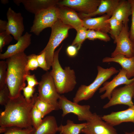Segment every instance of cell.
<instances>
[{
    "instance_id": "e575fe53",
    "label": "cell",
    "mask_w": 134,
    "mask_h": 134,
    "mask_svg": "<svg viewBox=\"0 0 134 134\" xmlns=\"http://www.w3.org/2000/svg\"><path fill=\"white\" fill-rule=\"evenodd\" d=\"M37 59L38 67L44 71H48V69L46 60L45 53L41 52L37 55Z\"/></svg>"
},
{
    "instance_id": "836d02e7",
    "label": "cell",
    "mask_w": 134,
    "mask_h": 134,
    "mask_svg": "<svg viewBox=\"0 0 134 134\" xmlns=\"http://www.w3.org/2000/svg\"><path fill=\"white\" fill-rule=\"evenodd\" d=\"M10 92L7 85L0 90V104L5 106L10 99Z\"/></svg>"
},
{
    "instance_id": "b9f144b4",
    "label": "cell",
    "mask_w": 134,
    "mask_h": 134,
    "mask_svg": "<svg viewBox=\"0 0 134 134\" xmlns=\"http://www.w3.org/2000/svg\"><path fill=\"white\" fill-rule=\"evenodd\" d=\"M1 2L2 3L5 4L8 3L9 1L7 0H1Z\"/></svg>"
},
{
    "instance_id": "4fadbf2b",
    "label": "cell",
    "mask_w": 134,
    "mask_h": 134,
    "mask_svg": "<svg viewBox=\"0 0 134 134\" xmlns=\"http://www.w3.org/2000/svg\"><path fill=\"white\" fill-rule=\"evenodd\" d=\"M134 81V77L131 79H128L126 71L122 68L120 69L118 74L111 81H105L102 84L103 86L99 89L100 93L105 92L100 96V99H104L107 98L109 100L112 91L117 87L122 84H128Z\"/></svg>"
},
{
    "instance_id": "ffe728a7",
    "label": "cell",
    "mask_w": 134,
    "mask_h": 134,
    "mask_svg": "<svg viewBox=\"0 0 134 134\" xmlns=\"http://www.w3.org/2000/svg\"><path fill=\"white\" fill-rule=\"evenodd\" d=\"M121 1V0H101L99 6L95 11L88 14L81 13L80 16L83 18L105 14L111 17Z\"/></svg>"
},
{
    "instance_id": "d590c367",
    "label": "cell",
    "mask_w": 134,
    "mask_h": 134,
    "mask_svg": "<svg viewBox=\"0 0 134 134\" xmlns=\"http://www.w3.org/2000/svg\"><path fill=\"white\" fill-rule=\"evenodd\" d=\"M131 7L132 22L130 32V39L134 44V0H128Z\"/></svg>"
},
{
    "instance_id": "d4e9b609",
    "label": "cell",
    "mask_w": 134,
    "mask_h": 134,
    "mask_svg": "<svg viewBox=\"0 0 134 134\" xmlns=\"http://www.w3.org/2000/svg\"><path fill=\"white\" fill-rule=\"evenodd\" d=\"M106 22L110 25V30L109 33L114 40L121 32L123 24L113 16L107 19Z\"/></svg>"
},
{
    "instance_id": "ba28073f",
    "label": "cell",
    "mask_w": 134,
    "mask_h": 134,
    "mask_svg": "<svg viewBox=\"0 0 134 134\" xmlns=\"http://www.w3.org/2000/svg\"><path fill=\"white\" fill-rule=\"evenodd\" d=\"M58 103L59 109L62 111V116L63 117L68 114L72 113L77 116L79 121H87L93 116L89 105H79L69 100L64 95H60Z\"/></svg>"
},
{
    "instance_id": "83f0119b",
    "label": "cell",
    "mask_w": 134,
    "mask_h": 134,
    "mask_svg": "<svg viewBox=\"0 0 134 134\" xmlns=\"http://www.w3.org/2000/svg\"><path fill=\"white\" fill-rule=\"evenodd\" d=\"M87 39L91 40L98 39L105 42L109 41L110 40L107 34L91 30H87Z\"/></svg>"
},
{
    "instance_id": "74e56055",
    "label": "cell",
    "mask_w": 134,
    "mask_h": 134,
    "mask_svg": "<svg viewBox=\"0 0 134 134\" xmlns=\"http://www.w3.org/2000/svg\"><path fill=\"white\" fill-rule=\"evenodd\" d=\"M26 79L27 81V85L32 87H34L39 84L34 74H27L26 76Z\"/></svg>"
},
{
    "instance_id": "484cf974",
    "label": "cell",
    "mask_w": 134,
    "mask_h": 134,
    "mask_svg": "<svg viewBox=\"0 0 134 134\" xmlns=\"http://www.w3.org/2000/svg\"><path fill=\"white\" fill-rule=\"evenodd\" d=\"M38 96L36 99L34 106L41 112L43 118L46 115L55 110V109L50 104L39 99Z\"/></svg>"
},
{
    "instance_id": "8fae6325",
    "label": "cell",
    "mask_w": 134,
    "mask_h": 134,
    "mask_svg": "<svg viewBox=\"0 0 134 134\" xmlns=\"http://www.w3.org/2000/svg\"><path fill=\"white\" fill-rule=\"evenodd\" d=\"M87 124L81 133L84 134H118L113 126L104 121L96 113L87 121Z\"/></svg>"
},
{
    "instance_id": "7a4b0ae2",
    "label": "cell",
    "mask_w": 134,
    "mask_h": 134,
    "mask_svg": "<svg viewBox=\"0 0 134 134\" xmlns=\"http://www.w3.org/2000/svg\"><path fill=\"white\" fill-rule=\"evenodd\" d=\"M27 56L23 52L6 59V85L9 91L10 99L19 96L25 87L26 76L30 74L26 68Z\"/></svg>"
},
{
    "instance_id": "d6a6232c",
    "label": "cell",
    "mask_w": 134,
    "mask_h": 134,
    "mask_svg": "<svg viewBox=\"0 0 134 134\" xmlns=\"http://www.w3.org/2000/svg\"><path fill=\"white\" fill-rule=\"evenodd\" d=\"M13 37L6 31L0 33V52L2 51L3 47L9 44L12 40Z\"/></svg>"
},
{
    "instance_id": "7bdbcfd3",
    "label": "cell",
    "mask_w": 134,
    "mask_h": 134,
    "mask_svg": "<svg viewBox=\"0 0 134 134\" xmlns=\"http://www.w3.org/2000/svg\"><path fill=\"white\" fill-rule=\"evenodd\" d=\"M125 134H134V131H133L131 132H127L125 133Z\"/></svg>"
},
{
    "instance_id": "5bb4252c",
    "label": "cell",
    "mask_w": 134,
    "mask_h": 134,
    "mask_svg": "<svg viewBox=\"0 0 134 134\" xmlns=\"http://www.w3.org/2000/svg\"><path fill=\"white\" fill-rule=\"evenodd\" d=\"M100 1L101 0H64L58 1L57 5L68 7L81 13L88 14L97 9Z\"/></svg>"
},
{
    "instance_id": "d6986e66",
    "label": "cell",
    "mask_w": 134,
    "mask_h": 134,
    "mask_svg": "<svg viewBox=\"0 0 134 134\" xmlns=\"http://www.w3.org/2000/svg\"><path fill=\"white\" fill-rule=\"evenodd\" d=\"M103 63L114 62L119 64L122 68L127 72V76L129 79L134 77V56L128 58L121 54H118L113 57H106L102 60Z\"/></svg>"
},
{
    "instance_id": "f546056e",
    "label": "cell",
    "mask_w": 134,
    "mask_h": 134,
    "mask_svg": "<svg viewBox=\"0 0 134 134\" xmlns=\"http://www.w3.org/2000/svg\"><path fill=\"white\" fill-rule=\"evenodd\" d=\"M7 65L6 61H0V90L6 85Z\"/></svg>"
},
{
    "instance_id": "f1b7e54d",
    "label": "cell",
    "mask_w": 134,
    "mask_h": 134,
    "mask_svg": "<svg viewBox=\"0 0 134 134\" xmlns=\"http://www.w3.org/2000/svg\"><path fill=\"white\" fill-rule=\"evenodd\" d=\"M35 129L34 127L22 128L16 127L7 128L3 134H34Z\"/></svg>"
},
{
    "instance_id": "3957f363",
    "label": "cell",
    "mask_w": 134,
    "mask_h": 134,
    "mask_svg": "<svg viewBox=\"0 0 134 134\" xmlns=\"http://www.w3.org/2000/svg\"><path fill=\"white\" fill-rule=\"evenodd\" d=\"M62 46L54 53L52 69L50 71L56 90L60 95L72 91L77 84L74 70L69 66L63 68L60 63L59 54Z\"/></svg>"
},
{
    "instance_id": "1f68e13d",
    "label": "cell",
    "mask_w": 134,
    "mask_h": 134,
    "mask_svg": "<svg viewBox=\"0 0 134 134\" xmlns=\"http://www.w3.org/2000/svg\"><path fill=\"white\" fill-rule=\"evenodd\" d=\"M37 55L32 54L28 56L26 69L28 71L36 69L38 67L37 59Z\"/></svg>"
},
{
    "instance_id": "6da1fadb",
    "label": "cell",
    "mask_w": 134,
    "mask_h": 134,
    "mask_svg": "<svg viewBox=\"0 0 134 134\" xmlns=\"http://www.w3.org/2000/svg\"><path fill=\"white\" fill-rule=\"evenodd\" d=\"M37 96L35 93L29 101L21 94L16 98L10 99L1 113L0 127L32 128L31 112Z\"/></svg>"
},
{
    "instance_id": "5b68a950",
    "label": "cell",
    "mask_w": 134,
    "mask_h": 134,
    "mask_svg": "<svg viewBox=\"0 0 134 134\" xmlns=\"http://www.w3.org/2000/svg\"><path fill=\"white\" fill-rule=\"evenodd\" d=\"M51 32L49 41L41 52L45 53V59L48 70L52 67L55 49L67 36L71 27L64 24L58 19L51 27Z\"/></svg>"
},
{
    "instance_id": "ab89813d",
    "label": "cell",
    "mask_w": 134,
    "mask_h": 134,
    "mask_svg": "<svg viewBox=\"0 0 134 134\" xmlns=\"http://www.w3.org/2000/svg\"><path fill=\"white\" fill-rule=\"evenodd\" d=\"M7 26V21L0 20V33L6 31Z\"/></svg>"
},
{
    "instance_id": "e0dca14e",
    "label": "cell",
    "mask_w": 134,
    "mask_h": 134,
    "mask_svg": "<svg viewBox=\"0 0 134 134\" xmlns=\"http://www.w3.org/2000/svg\"><path fill=\"white\" fill-rule=\"evenodd\" d=\"M32 34L26 32L14 44L9 45L3 53L0 54V59L4 60L21 52H24L31 43Z\"/></svg>"
},
{
    "instance_id": "52a82bcc",
    "label": "cell",
    "mask_w": 134,
    "mask_h": 134,
    "mask_svg": "<svg viewBox=\"0 0 134 134\" xmlns=\"http://www.w3.org/2000/svg\"><path fill=\"white\" fill-rule=\"evenodd\" d=\"M58 19V7L52 6L35 14L30 32L39 35L44 29L51 27Z\"/></svg>"
},
{
    "instance_id": "8992f818",
    "label": "cell",
    "mask_w": 134,
    "mask_h": 134,
    "mask_svg": "<svg viewBox=\"0 0 134 134\" xmlns=\"http://www.w3.org/2000/svg\"><path fill=\"white\" fill-rule=\"evenodd\" d=\"M38 98L51 105L55 110L59 109L58 100L60 95L58 92L50 71L42 76L38 86Z\"/></svg>"
},
{
    "instance_id": "4dcf8cb0",
    "label": "cell",
    "mask_w": 134,
    "mask_h": 134,
    "mask_svg": "<svg viewBox=\"0 0 134 134\" xmlns=\"http://www.w3.org/2000/svg\"><path fill=\"white\" fill-rule=\"evenodd\" d=\"M43 118L41 112L34 106L31 112V119L33 126L35 129H37L41 123Z\"/></svg>"
},
{
    "instance_id": "44dd1931",
    "label": "cell",
    "mask_w": 134,
    "mask_h": 134,
    "mask_svg": "<svg viewBox=\"0 0 134 134\" xmlns=\"http://www.w3.org/2000/svg\"><path fill=\"white\" fill-rule=\"evenodd\" d=\"M25 9L34 15L51 7L56 6L59 1L54 0H21Z\"/></svg>"
},
{
    "instance_id": "f6af8a7d",
    "label": "cell",
    "mask_w": 134,
    "mask_h": 134,
    "mask_svg": "<svg viewBox=\"0 0 134 134\" xmlns=\"http://www.w3.org/2000/svg\"></svg>"
},
{
    "instance_id": "60d3db41",
    "label": "cell",
    "mask_w": 134,
    "mask_h": 134,
    "mask_svg": "<svg viewBox=\"0 0 134 134\" xmlns=\"http://www.w3.org/2000/svg\"><path fill=\"white\" fill-rule=\"evenodd\" d=\"M14 2L17 5H19L21 3V0H13Z\"/></svg>"
},
{
    "instance_id": "f35d334b",
    "label": "cell",
    "mask_w": 134,
    "mask_h": 134,
    "mask_svg": "<svg viewBox=\"0 0 134 134\" xmlns=\"http://www.w3.org/2000/svg\"><path fill=\"white\" fill-rule=\"evenodd\" d=\"M66 51L67 55L70 57H73L76 55L78 50L76 46L71 45L67 47Z\"/></svg>"
},
{
    "instance_id": "ac0fdd59",
    "label": "cell",
    "mask_w": 134,
    "mask_h": 134,
    "mask_svg": "<svg viewBox=\"0 0 134 134\" xmlns=\"http://www.w3.org/2000/svg\"><path fill=\"white\" fill-rule=\"evenodd\" d=\"M110 17L105 14L97 17L83 18V26L87 30L99 31L107 34L109 33L110 28L109 24L106 21Z\"/></svg>"
},
{
    "instance_id": "7c38bea8",
    "label": "cell",
    "mask_w": 134,
    "mask_h": 134,
    "mask_svg": "<svg viewBox=\"0 0 134 134\" xmlns=\"http://www.w3.org/2000/svg\"><path fill=\"white\" fill-rule=\"evenodd\" d=\"M8 20L6 32L17 41L24 31L23 18L21 13H17L9 7L6 13Z\"/></svg>"
},
{
    "instance_id": "4316f807",
    "label": "cell",
    "mask_w": 134,
    "mask_h": 134,
    "mask_svg": "<svg viewBox=\"0 0 134 134\" xmlns=\"http://www.w3.org/2000/svg\"><path fill=\"white\" fill-rule=\"evenodd\" d=\"M87 30L83 26L76 31L77 34L71 45L76 46L79 50L83 42L87 39Z\"/></svg>"
},
{
    "instance_id": "30bf717a",
    "label": "cell",
    "mask_w": 134,
    "mask_h": 134,
    "mask_svg": "<svg viewBox=\"0 0 134 134\" xmlns=\"http://www.w3.org/2000/svg\"><path fill=\"white\" fill-rule=\"evenodd\" d=\"M128 23L123 24L122 29L114 43L116 44V48L111 55L113 57L118 54H121L128 58L134 56V44L130 38Z\"/></svg>"
},
{
    "instance_id": "9a60e30c",
    "label": "cell",
    "mask_w": 134,
    "mask_h": 134,
    "mask_svg": "<svg viewBox=\"0 0 134 134\" xmlns=\"http://www.w3.org/2000/svg\"><path fill=\"white\" fill-rule=\"evenodd\" d=\"M58 18L64 24L69 26L76 31L83 27L82 19L74 10L68 7H58Z\"/></svg>"
},
{
    "instance_id": "cb8c5ba5",
    "label": "cell",
    "mask_w": 134,
    "mask_h": 134,
    "mask_svg": "<svg viewBox=\"0 0 134 134\" xmlns=\"http://www.w3.org/2000/svg\"><path fill=\"white\" fill-rule=\"evenodd\" d=\"M86 124V122L75 124L73 121L68 119L66 125L61 124L58 127V132L60 134H79Z\"/></svg>"
},
{
    "instance_id": "8d00e7d4",
    "label": "cell",
    "mask_w": 134,
    "mask_h": 134,
    "mask_svg": "<svg viewBox=\"0 0 134 134\" xmlns=\"http://www.w3.org/2000/svg\"><path fill=\"white\" fill-rule=\"evenodd\" d=\"M24 96L25 99L27 101L30 100L33 96L35 88L28 85L24 88L22 89Z\"/></svg>"
},
{
    "instance_id": "9c48e42d",
    "label": "cell",
    "mask_w": 134,
    "mask_h": 134,
    "mask_svg": "<svg viewBox=\"0 0 134 134\" xmlns=\"http://www.w3.org/2000/svg\"><path fill=\"white\" fill-rule=\"evenodd\" d=\"M134 81L124 86L115 89L112 91L109 101L103 106L104 109L117 105L123 104L129 107L134 105Z\"/></svg>"
},
{
    "instance_id": "603a6c76",
    "label": "cell",
    "mask_w": 134,
    "mask_h": 134,
    "mask_svg": "<svg viewBox=\"0 0 134 134\" xmlns=\"http://www.w3.org/2000/svg\"><path fill=\"white\" fill-rule=\"evenodd\" d=\"M131 13V7L128 0H121L112 16L124 24L128 23Z\"/></svg>"
},
{
    "instance_id": "7402d4cb",
    "label": "cell",
    "mask_w": 134,
    "mask_h": 134,
    "mask_svg": "<svg viewBox=\"0 0 134 134\" xmlns=\"http://www.w3.org/2000/svg\"><path fill=\"white\" fill-rule=\"evenodd\" d=\"M58 127L55 117L52 116H48L42 119L34 134H55Z\"/></svg>"
},
{
    "instance_id": "2e32d148",
    "label": "cell",
    "mask_w": 134,
    "mask_h": 134,
    "mask_svg": "<svg viewBox=\"0 0 134 134\" xmlns=\"http://www.w3.org/2000/svg\"><path fill=\"white\" fill-rule=\"evenodd\" d=\"M101 117L104 121L113 127L124 122H132L134 124V105L125 110L112 112Z\"/></svg>"
},
{
    "instance_id": "ee69618b",
    "label": "cell",
    "mask_w": 134,
    "mask_h": 134,
    "mask_svg": "<svg viewBox=\"0 0 134 134\" xmlns=\"http://www.w3.org/2000/svg\"><path fill=\"white\" fill-rule=\"evenodd\" d=\"M133 52H134V49Z\"/></svg>"
},
{
    "instance_id": "277c9868",
    "label": "cell",
    "mask_w": 134,
    "mask_h": 134,
    "mask_svg": "<svg viewBox=\"0 0 134 134\" xmlns=\"http://www.w3.org/2000/svg\"><path fill=\"white\" fill-rule=\"evenodd\" d=\"M98 73L94 81L88 85H81L79 87L73 99V102L78 103L91 98L100 87L113 75L119 72L113 67L105 68L100 66L97 67Z\"/></svg>"
}]
</instances>
